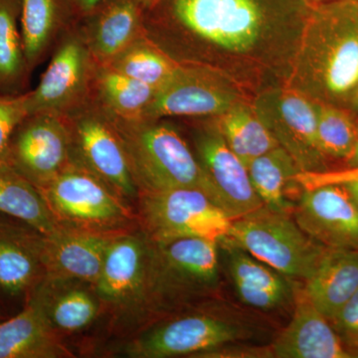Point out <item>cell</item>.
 I'll return each mask as SVG.
<instances>
[{
    "mask_svg": "<svg viewBox=\"0 0 358 358\" xmlns=\"http://www.w3.org/2000/svg\"><path fill=\"white\" fill-rule=\"evenodd\" d=\"M20 32L28 70L31 73L74 22L67 0H21Z\"/></svg>",
    "mask_w": 358,
    "mask_h": 358,
    "instance_id": "cb8c5ba5",
    "label": "cell"
},
{
    "mask_svg": "<svg viewBox=\"0 0 358 358\" xmlns=\"http://www.w3.org/2000/svg\"><path fill=\"white\" fill-rule=\"evenodd\" d=\"M228 147L248 167L252 160L279 147L261 121L252 100L242 101L218 117H211Z\"/></svg>",
    "mask_w": 358,
    "mask_h": 358,
    "instance_id": "4316f807",
    "label": "cell"
},
{
    "mask_svg": "<svg viewBox=\"0 0 358 358\" xmlns=\"http://www.w3.org/2000/svg\"><path fill=\"white\" fill-rule=\"evenodd\" d=\"M350 110H352L358 117V87L357 89L355 90V95H353L352 102H350Z\"/></svg>",
    "mask_w": 358,
    "mask_h": 358,
    "instance_id": "f35d334b",
    "label": "cell"
},
{
    "mask_svg": "<svg viewBox=\"0 0 358 358\" xmlns=\"http://www.w3.org/2000/svg\"><path fill=\"white\" fill-rule=\"evenodd\" d=\"M65 115L69 122L72 159L102 179L127 201L138 199L140 189L112 117L91 96Z\"/></svg>",
    "mask_w": 358,
    "mask_h": 358,
    "instance_id": "52a82bcc",
    "label": "cell"
},
{
    "mask_svg": "<svg viewBox=\"0 0 358 358\" xmlns=\"http://www.w3.org/2000/svg\"><path fill=\"white\" fill-rule=\"evenodd\" d=\"M219 250L235 294L245 306L260 312H275L294 305L299 291L294 284L296 281L252 256L227 237L219 241Z\"/></svg>",
    "mask_w": 358,
    "mask_h": 358,
    "instance_id": "e0dca14e",
    "label": "cell"
},
{
    "mask_svg": "<svg viewBox=\"0 0 358 358\" xmlns=\"http://www.w3.org/2000/svg\"><path fill=\"white\" fill-rule=\"evenodd\" d=\"M157 91L110 66L96 64L91 98L115 119L138 121L145 119Z\"/></svg>",
    "mask_w": 358,
    "mask_h": 358,
    "instance_id": "d4e9b609",
    "label": "cell"
},
{
    "mask_svg": "<svg viewBox=\"0 0 358 358\" xmlns=\"http://www.w3.org/2000/svg\"><path fill=\"white\" fill-rule=\"evenodd\" d=\"M293 217L327 248L358 250V208L343 185L301 189Z\"/></svg>",
    "mask_w": 358,
    "mask_h": 358,
    "instance_id": "9a60e30c",
    "label": "cell"
},
{
    "mask_svg": "<svg viewBox=\"0 0 358 358\" xmlns=\"http://www.w3.org/2000/svg\"><path fill=\"white\" fill-rule=\"evenodd\" d=\"M251 336V329L231 315L193 313L167 320L154 327L128 348L131 357H199L205 352L239 343Z\"/></svg>",
    "mask_w": 358,
    "mask_h": 358,
    "instance_id": "8fae6325",
    "label": "cell"
},
{
    "mask_svg": "<svg viewBox=\"0 0 358 358\" xmlns=\"http://www.w3.org/2000/svg\"><path fill=\"white\" fill-rule=\"evenodd\" d=\"M138 200V219L155 243L183 237L219 242L229 234L232 219L201 190L140 192Z\"/></svg>",
    "mask_w": 358,
    "mask_h": 358,
    "instance_id": "8992f818",
    "label": "cell"
},
{
    "mask_svg": "<svg viewBox=\"0 0 358 358\" xmlns=\"http://www.w3.org/2000/svg\"><path fill=\"white\" fill-rule=\"evenodd\" d=\"M285 86L315 102L350 109L358 87V10L355 0L313 6Z\"/></svg>",
    "mask_w": 358,
    "mask_h": 358,
    "instance_id": "7a4b0ae2",
    "label": "cell"
},
{
    "mask_svg": "<svg viewBox=\"0 0 358 358\" xmlns=\"http://www.w3.org/2000/svg\"><path fill=\"white\" fill-rule=\"evenodd\" d=\"M79 24L96 64H109L145 32L143 0H105Z\"/></svg>",
    "mask_w": 358,
    "mask_h": 358,
    "instance_id": "ffe728a7",
    "label": "cell"
},
{
    "mask_svg": "<svg viewBox=\"0 0 358 358\" xmlns=\"http://www.w3.org/2000/svg\"><path fill=\"white\" fill-rule=\"evenodd\" d=\"M71 352L52 326L41 294L33 289L24 308L0 322V358L69 357Z\"/></svg>",
    "mask_w": 358,
    "mask_h": 358,
    "instance_id": "44dd1931",
    "label": "cell"
},
{
    "mask_svg": "<svg viewBox=\"0 0 358 358\" xmlns=\"http://www.w3.org/2000/svg\"><path fill=\"white\" fill-rule=\"evenodd\" d=\"M41 233L0 214V291L10 296L28 294L45 273L40 260Z\"/></svg>",
    "mask_w": 358,
    "mask_h": 358,
    "instance_id": "7402d4cb",
    "label": "cell"
},
{
    "mask_svg": "<svg viewBox=\"0 0 358 358\" xmlns=\"http://www.w3.org/2000/svg\"><path fill=\"white\" fill-rule=\"evenodd\" d=\"M303 284L308 300L331 322L358 291V250L327 248Z\"/></svg>",
    "mask_w": 358,
    "mask_h": 358,
    "instance_id": "603a6c76",
    "label": "cell"
},
{
    "mask_svg": "<svg viewBox=\"0 0 358 358\" xmlns=\"http://www.w3.org/2000/svg\"><path fill=\"white\" fill-rule=\"evenodd\" d=\"M303 0H162L148 36L181 63L210 66L253 96L285 86L312 10Z\"/></svg>",
    "mask_w": 358,
    "mask_h": 358,
    "instance_id": "6da1fadb",
    "label": "cell"
},
{
    "mask_svg": "<svg viewBox=\"0 0 358 358\" xmlns=\"http://www.w3.org/2000/svg\"><path fill=\"white\" fill-rule=\"evenodd\" d=\"M38 189L63 227L120 234L134 222L127 200L75 159Z\"/></svg>",
    "mask_w": 358,
    "mask_h": 358,
    "instance_id": "5b68a950",
    "label": "cell"
},
{
    "mask_svg": "<svg viewBox=\"0 0 358 358\" xmlns=\"http://www.w3.org/2000/svg\"><path fill=\"white\" fill-rule=\"evenodd\" d=\"M254 109L280 147L301 171H327L317 134L315 102L287 86L263 90L252 99Z\"/></svg>",
    "mask_w": 358,
    "mask_h": 358,
    "instance_id": "7c38bea8",
    "label": "cell"
},
{
    "mask_svg": "<svg viewBox=\"0 0 358 358\" xmlns=\"http://www.w3.org/2000/svg\"><path fill=\"white\" fill-rule=\"evenodd\" d=\"M293 317L271 345L275 358H353L333 324L313 305L303 289L294 300Z\"/></svg>",
    "mask_w": 358,
    "mask_h": 358,
    "instance_id": "d6986e66",
    "label": "cell"
},
{
    "mask_svg": "<svg viewBox=\"0 0 358 358\" xmlns=\"http://www.w3.org/2000/svg\"><path fill=\"white\" fill-rule=\"evenodd\" d=\"M315 110L320 152L327 159L345 162L355 145L358 117L350 109L329 103L315 102Z\"/></svg>",
    "mask_w": 358,
    "mask_h": 358,
    "instance_id": "1f68e13d",
    "label": "cell"
},
{
    "mask_svg": "<svg viewBox=\"0 0 358 358\" xmlns=\"http://www.w3.org/2000/svg\"><path fill=\"white\" fill-rule=\"evenodd\" d=\"M27 115V92L20 95L0 94V164H7L14 131Z\"/></svg>",
    "mask_w": 358,
    "mask_h": 358,
    "instance_id": "d6a6232c",
    "label": "cell"
},
{
    "mask_svg": "<svg viewBox=\"0 0 358 358\" xmlns=\"http://www.w3.org/2000/svg\"><path fill=\"white\" fill-rule=\"evenodd\" d=\"M201 120L193 129L194 152L216 203L232 220L263 207L252 185L248 167L228 147L213 120Z\"/></svg>",
    "mask_w": 358,
    "mask_h": 358,
    "instance_id": "5bb4252c",
    "label": "cell"
},
{
    "mask_svg": "<svg viewBox=\"0 0 358 358\" xmlns=\"http://www.w3.org/2000/svg\"><path fill=\"white\" fill-rule=\"evenodd\" d=\"M331 324L346 348L358 357V291L341 308Z\"/></svg>",
    "mask_w": 358,
    "mask_h": 358,
    "instance_id": "836d02e7",
    "label": "cell"
},
{
    "mask_svg": "<svg viewBox=\"0 0 358 358\" xmlns=\"http://www.w3.org/2000/svg\"><path fill=\"white\" fill-rule=\"evenodd\" d=\"M103 234L61 227L50 236L42 235L40 260L47 278L77 280L95 286L110 239Z\"/></svg>",
    "mask_w": 358,
    "mask_h": 358,
    "instance_id": "ac0fdd59",
    "label": "cell"
},
{
    "mask_svg": "<svg viewBox=\"0 0 358 358\" xmlns=\"http://www.w3.org/2000/svg\"><path fill=\"white\" fill-rule=\"evenodd\" d=\"M181 64L145 32L107 65L159 91L176 76Z\"/></svg>",
    "mask_w": 358,
    "mask_h": 358,
    "instance_id": "f546056e",
    "label": "cell"
},
{
    "mask_svg": "<svg viewBox=\"0 0 358 358\" xmlns=\"http://www.w3.org/2000/svg\"><path fill=\"white\" fill-rule=\"evenodd\" d=\"M0 214L21 221L44 236L62 227L38 187L8 164H0Z\"/></svg>",
    "mask_w": 358,
    "mask_h": 358,
    "instance_id": "484cf974",
    "label": "cell"
},
{
    "mask_svg": "<svg viewBox=\"0 0 358 358\" xmlns=\"http://www.w3.org/2000/svg\"><path fill=\"white\" fill-rule=\"evenodd\" d=\"M152 245L148 296L173 301L217 289L220 282L218 241L183 237L152 242Z\"/></svg>",
    "mask_w": 358,
    "mask_h": 358,
    "instance_id": "ba28073f",
    "label": "cell"
},
{
    "mask_svg": "<svg viewBox=\"0 0 358 358\" xmlns=\"http://www.w3.org/2000/svg\"><path fill=\"white\" fill-rule=\"evenodd\" d=\"M160 1H162V0H143L145 13H147V11L152 10V9L155 8V7L157 6Z\"/></svg>",
    "mask_w": 358,
    "mask_h": 358,
    "instance_id": "ab89813d",
    "label": "cell"
},
{
    "mask_svg": "<svg viewBox=\"0 0 358 358\" xmlns=\"http://www.w3.org/2000/svg\"><path fill=\"white\" fill-rule=\"evenodd\" d=\"M252 185L264 206L273 211L293 213L294 203L288 199L289 186L296 185L300 173L293 157L277 147L252 160L248 166Z\"/></svg>",
    "mask_w": 358,
    "mask_h": 358,
    "instance_id": "83f0119b",
    "label": "cell"
},
{
    "mask_svg": "<svg viewBox=\"0 0 358 358\" xmlns=\"http://www.w3.org/2000/svg\"><path fill=\"white\" fill-rule=\"evenodd\" d=\"M21 0H0V94L25 93L31 73L26 64L20 32Z\"/></svg>",
    "mask_w": 358,
    "mask_h": 358,
    "instance_id": "f1b7e54d",
    "label": "cell"
},
{
    "mask_svg": "<svg viewBox=\"0 0 358 358\" xmlns=\"http://www.w3.org/2000/svg\"><path fill=\"white\" fill-rule=\"evenodd\" d=\"M227 238L296 282L307 281L327 249L301 230L293 214L265 206L232 220Z\"/></svg>",
    "mask_w": 358,
    "mask_h": 358,
    "instance_id": "277c9868",
    "label": "cell"
},
{
    "mask_svg": "<svg viewBox=\"0 0 358 358\" xmlns=\"http://www.w3.org/2000/svg\"><path fill=\"white\" fill-rule=\"evenodd\" d=\"M308 3L315 6V4L326 3V2L338 1V0H303Z\"/></svg>",
    "mask_w": 358,
    "mask_h": 358,
    "instance_id": "60d3db41",
    "label": "cell"
},
{
    "mask_svg": "<svg viewBox=\"0 0 358 358\" xmlns=\"http://www.w3.org/2000/svg\"><path fill=\"white\" fill-rule=\"evenodd\" d=\"M355 4H357V10H358V0H355Z\"/></svg>",
    "mask_w": 358,
    "mask_h": 358,
    "instance_id": "b9f144b4",
    "label": "cell"
},
{
    "mask_svg": "<svg viewBox=\"0 0 358 358\" xmlns=\"http://www.w3.org/2000/svg\"><path fill=\"white\" fill-rule=\"evenodd\" d=\"M294 180L301 189H310L322 185H343L358 181V166L322 171H300Z\"/></svg>",
    "mask_w": 358,
    "mask_h": 358,
    "instance_id": "e575fe53",
    "label": "cell"
},
{
    "mask_svg": "<svg viewBox=\"0 0 358 358\" xmlns=\"http://www.w3.org/2000/svg\"><path fill=\"white\" fill-rule=\"evenodd\" d=\"M154 245L147 236L120 233L110 239L96 294L110 305L148 298Z\"/></svg>",
    "mask_w": 358,
    "mask_h": 358,
    "instance_id": "2e32d148",
    "label": "cell"
},
{
    "mask_svg": "<svg viewBox=\"0 0 358 358\" xmlns=\"http://www.w3.org/2000/svg\"><path fill=\"white\" fill-rule=\"evenodd\" d=\"M345 167L358 166V129L357 138H355V145L350 155H348V159L345 160Z\"/></svg>",
    "mask_w": 358,
    "mask_h": 358,
    "instance_id": "8d00e7d4",
    "label": "cell"
},
{
    "mask_svg": "<svg viewBox=\"0 0 358 358\" xmlns=\"http://www.w3.org/2000/svg\"><path fill=\"white\" fill-rule=\"evenodd\" d=\"M103 1L105 0H67L73 21L76 23L81 22Z\"/></svg>",
    "mask_w": 358,
    "mask_h": 358,
    "instance_id": "d590c367",
    "label": "cell"
},
{
    "mask_svg": "<svg viewBox=\"0 0 358 358\" xmlns=\"http://www.w3.org/2000/svg\"><path fill=\"white\" fill-rule=\"evenodd\" d=\"M96 63L79 23L61 35L38 86L27 91L28 115H67L91 96Z\"/></svg>",
    "mask_w": 358,
    "mask_h": 358,
    "instance_id": "30bf717a",
    "label": "cell"
},
{
    "mask_svg": "<svg viewBox=\"0 0 358 358\" xmlns=\"http://www.w3.org/2000/svg\"><path fill=\"white\" fill-rule=\"evenodd\" d=\"M72 160V140L65 115H28L13 134L7 164L36 187L48 183Z\"/></svg>",
    "mask_w": 358,
    "mask_h": 358,
    "instance_id": "4fadbf2b",
    "label": "cell"
},
{
    "mask_svg": "<svg viewBox=\"0 0 358 358\" xmlns=\"http://www.w3.org/2000/svg\"><path fill=\"white\" fill-rule=\"evenodd\" d=\"M252 99L221 71L210 66L182 63L176 76L157 91L143 120L210 119Z\"/></svg>",
    "mask_w": 358,
    "mask_h": 358,
    "instance_id": "9c48e42d",
    "label": "cell"
},
{
    "mask_svg": "<svg viewBox=\"0 0 358 358\" xmlns=\"http://www.w3.org/2000/svg\"><path fill=\"white\" fill-rule=\"evenodd\" d=\"M35 289L43 298L52 326L57 331L76 333L82 331L98 315V296L86 289H64L55 296L45 281L40 282Z\"/></svg>",
    "mask_w": 358,
    "mask_h": 358,
    "instance_id": "4dcf8cb0",
    "label": "cell"
},
{
    "mask_svg": "<svg viewBox=\"0 0 358 358\" xmlns=\"http://www.w3.org/2000/svg\"><path fill=\"white\" fill-rule=\"evenodd\" d=\"M110 117L124 141L140 192L194 188L216 203L195 152L173 124L166 119L124 121Z\"/></svg>",
    "mask_w": 358,
    "mask_h": 358,
    "instance_id": "3957f363",
    "label": "cell"
},
{
    "mask_svg": "<svg viewBox=\"0 0 358 358\" xmlns=\"http://www.w3.org/2000/svg\"><path fill=\"white\" fill-rule=\"evenodd\" d=\"M343 186H345V189L348 190V194H350V199H352L353 203H355V206L358 208V181L346 183V185H343Z\"/></svg>",
    "mask_w": 358,
    "mask_h": 358,
    "instance_id": "74e56055",
    "label": "cell"
}]
</instances>
